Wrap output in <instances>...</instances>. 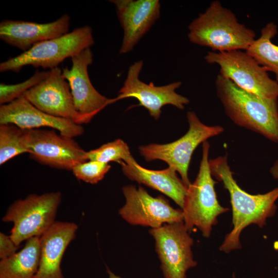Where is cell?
<instances>
[{
  "mask_svg": "<svg viewBox=\"0 0 278 278\" xmlns=\"http://www.w3.org/2000/svg\"><path fill=\"white\" fill-rule=\"evenodd\" d=\"M88 160L109 163L116 162L121 164L133 158L127 143L121 139L105 144L95 149L86 151Z\"/></svg>",
  "mask_w": 278,
  "mask_h": 278,
  "instance_id": "603a6c76",
  "label": "cell"
},
{
  "mask_svg": "<svg viewBox=\"0 0 278 278\" xmlns=\"http://www.w3.org/2000/svg\"><path fill=\"white\" fill-rule=\"evenodd\" d=\"M49 71H37L29 79L21 83L14 84H0V103H9L21 97L23 94L46 79Z\"/></svg>",
  "mask_w": 278,
  "mask_h": 278,
  "instance_id": "cb8c5ba5",
  "label": "cell"
},
{
  "mask_svg": "<svg viewBox=\"0 0 278 278\" xmlns=\"http://www.w3.org/2000/svg\"><path fill=\"white\" fill-rule=\"evenodd\" d=\"M70 20L67 14L47 23L4 20L0 23V39L25 52L40 42L68 33Z\"/></svg>",
  "mask_w": 278,
  "mask_h": 278,
  "instance_id": "e0dca14e",
  "label": "cell"
},
{
  "mask_svg": "<svg viewBox=\"0 0 278 278\" xmlns=\"http://www.w3.org/2000/svg\"><path fill=\"white\" fill-rule=\"evenodd\" d=\"M122 191L126 201L118 214L131 225L155 229L183 221L182 210L173 208L161 196L154 197L142 187L133 185L124 186Z\"/></svg>",
  "mask_w": 278,
  "mask_h": 278,
  "instance_id": "30bf717a",
  "label": "cell"
},
{
  "mask_svg": "<svg viewBox=\"0 0 278 278\" xmlns=\"http://www.w3.org/2000/svg\"><path fill=\"white\" fill-rule=\"evenodd\" d=\"M269 172L273 178L278 180V159L275 161L270 167Z\"/></svg>",
  "mask_w": 278,
  "mask_h": 278,
  "instance_id": "4316f807",
  "label": "cell"
},
{
  "mask_svg": "<svg viewBox=\"0 0 278 278\" xmlns=\"http://www.w3.org/2000/svg\"><path fill=\"white\" fill-rule=\"evenodd\" d=\"M210 145L202 143V158L197 176L187 187L182 208L183 222L189 232L195 227L203 236L208 238L213 226L218 222L217 218L229 208L221 206L218 200L209 165Z\"/></svg>",
  "mask_w": 278,
  "mask_h": 278,
  "instance_id": "277c9868",
  "label": "cell"
},
{
  "mask_svg": "<svg viewBox=\"0 0 278 278\" xmlns=\"http://www.w3.org/2000/svg\"><path fill=\"white\" fill-rule=\"evenodd\" d=\"M110 168L108 163L89 160L76 165L72 171L77 179L95 184L104 178Z\"/></svg>",
  "mask_w": 278,
  "mask_h": 278,
  "instance_id": "d4e9b609",
  "label": "cell"
},
{
  "mask_svg": "<svg viewBox=\"0 0 278 278\" xmlns=\"http://www.w3.org/2000/svg\"><path fill=\"white\" fill-rule=\"evenodd\" d=\"M209 165L212 176L223 183L230 195L233 229L225 235L219 248L221 251L228 253L241 248L240 236L245 228L252 224L263 228L267 220L275 215L278 187L264 194L252 195L237 183L227 155L210 159Z\"/></svg>",
  "mask_w": 278,
  "mask_h": 278,
  "instance_id": "6da1fadb",
  "label": "cell"
},
{
  "mask_svg": "<svg viewBox=\"0 0 278 278\" xmlns=\"http://www.w3.org/2000/svg\"><path fill=\"white\" fill-rule=\"evenodd\" d=\"M72 65L62 68L63 78L68 82L76 110L91 119L107 106L115 102L101 95L94 87L88 74L93 55L88 48L71 58Z\"/></svg>",
  "mask_w": 278,
  "mask_h": 278,
  "instance_id": "5bb4252c",
  "label": "cell"
},
{
  "mask_svg": "<svg viewBox=\"0 0 278 278\" xmlns=\"http://www.w3.org/2000/svg\"><path fill=\"white\" fill-rule=\"evenodd\" d=\"M120 165L123 173L129 179L164 194L182 210L187 187L178 177L175 170L169 167L160 170L146 169L133 158Z\"/></svg>",
  "mask_w": 278,
  "mask_h": 278,
  "instance_id": "d6986e66",
  "label": "cell"
},
{
  "mask_svg": "<svg viewBox=\"0 0 278 278\" xmlns=\"http://www.w3.org/2000/svg\"><path fill=\"white\" fill-rule=\"evenodd\" d=\"M143 66V61L140 60L129 67L124 84L115 98V102L135 98L139 101L138 106L145 108L155 119L160 117L162 108L166 105H172L180 110L184 109L189 100L176 92L182 82L176 81L163 86H155L152 82L146 83L139 78Z\"/></svg>",
  "mask_w": 278,
  "mask_h": 278,
  "instance_id": "7c38bea8",
  "label": "cell"
},
{
  "mask_svg": "<svg viewBox=\"0 0 278 278\" xmlns=\"http://www.w3.org/2000/svg\"><path fill=\"white\" fill-rule=\"evenodd\" d=\"M124 30L119 50L127 54L133 48L160 18L161 5L159 0H111Z\"/></svg>",
  "mask_w": 278,
  "mask_h": 278,
  "instance_id": "9a60e30c",
  "label": "cell"
},
{
  "mask_svg": "<svg viewBox=\"0 0 278 278\" xmlns=\"http://www.w3.org/2000/svg\"><path fill=\"white\" fill-rule=\"evenodd\" d=\"M48 76L22 96L39 110L50 115L72 120L77 124L91 120L76 109L69 84L59 67L50 70Z\"/></svg>",
  "mask_w": 278,
  "mask_h": 278,
  "instance_id": "4fadbf2b",
  "label": "cell"
},
{
  "mask_svg": "<svg viewBox=\"0 0 278 278\" xmlns=\"http://www.w3.org/2000/svg\"><path fill=\"white\" fill-rule=\"evenodd\" d=\"M155 251L164 278H186V273L197 262L192 251L193 238L183 222L167 223L151 229Z\"/></svg>",
  "mask_w": 278,
  "mask_h": 278,
  "instance_id": "9c48e42d",
  "label": "cell"
},
{
  "mask_svg": "<svg viewBox=\"0 0 278 278\" xmlns=\"http://www.w3.org/2000/svg\"><path fill=\"white\" fill-rule=\"evenodd\" d=\"M77 229L74 222L55 221L40 237V263L34 278H64L61 261Z\"/></svg>",
  "mask_w": 278,
  "mask_h": 278,
  "instance_id": "ac0fdd59",
  "label": "cell"
},
{
  "mask_svg": "<svg viewBox=\"0 0 278 278\" xmlns=\"http://www.w3.org/2000/svg\"><path fill=\"white\" fill-rule=\"evenodd\" d=\"M40 257V237H32L21 250L1 260L0 278H34Z\"/></svg>",
  "mask_w": 278,
  "mask_h": 278,
  "instance_id": "ffe728a7",
  "label": "cell"
},
{
  "mask_svg": "<svg viewBox=\"0 0 278 278\" xmlns=\"http://www.w3.org/2000/svg\"><path fill=\"white\" fill-rule=\"evenodd\" d=\"M204 59L209 64L218 65L219 74L241 89L262 98L277 99L278 82L246 51H208Z\"/></svg>",
  "mask_w": 278,
  "mask_h": 278,
  "instance_id": "ba28073f",
  "label": "cell"
},
{
  "mask_svg": "<svg viewBox=\"0 0 278 278\" xmlns=\"http://www.w3.org/2000/svg\"><path fill=\"white\" fill-rule=\"evenodd\" d=\"M277 32V26L273 22L267 23L262 29L260 36L251 44L246 51L259 65L274 73L278 82V46L272 42Z\"/></svg>",
  "mask_w": 278,
  "mask_h": 278,
  "instance_id": "44dd1931",
  "label": "cell"
},
{
  "mask_svg": "<svg viewBox=\"0 0 278 278\" xmlns=\"http://www.w3.org/2000/svg\"><path fill=\"white\" fill-rule=\"evenodd\" d=\"M215 88L226 115L235 125L278 144L277 99L248 92L220 74Z\"/></svg>",
  "mask_w": 278,
  "mask_h": 278,
  "instance_id": "7a4b0ae2",
  "label": "cell"
},
{
  "mask_svg": "<svg viewBox=\"0 0 278 278\" xmlns=\"http://www.w3.org/2000/svg\"><path fill=\"white\" fill-rule=\"evenodd\" d=\"M107 273L109 275L108 278H123L118 275H116L108 268L107 269Z\"/></svg>",
  "mask_w": 278,
  "mask_h": 278,
  "instance_id": "83f0119b",
  "label": "cell"
},
{
  "mask_svg": "<svg viewBox=\"0 0 278 278\" xmlns=\"http://www.w3.org/2000/svg\"><path fill=\"white\" fill-rule=\"evenodd\" d=\"M188 29L190 42L215 52L246 50L256 37L253 30L240 23L235 14L218 0L212 2Z\"/></svg>",
  "mask_w": 278,
  "mask_h": 278,
  "instance_id": "3957f363",
  "label": "cell"
},
{
  "mask_svg": "<svg viewBox=\"0 0 278 278\" xmlns=\"http://www.w3.org/2000/svg\"><path fill=\"white\" fill-rule=\"evenodd\" d=\"M60 192L40 195L31 194L14 201L8 208L2 221L12 222L10 237L18 246L32 237H40L56 221L61 201Z\"/></svg>",
  "mask_w": 278,
  "mask_h": 278,
  "instance_id": "52a82bcc",
  "label": "cell"
},
{
  "mask_svg": "<svg viewBox=\"0 0 278 278\" xmlns=\"http://www.w3.org/2000/svg\"><path fill=\"white\" fill-rule=\"evenodd\" d=\"M20 246L16 245L9 235L0 233V258H7L17 252Z\"/></svg>",
  "mask_w": 278,
  "mask_h": 278,
  "instance_id": "484cf974",
  "label": "cell"
},
{
  "mask_svg": "<svg viewBox=\"0 0 278 278\" xmlns=\"http://www.w3.org/2000/svg\"><path fill=\"white\" fill-rule=\"evenodd\" d=\"M30 158L53 168L72 170L88 160L84 151L73 138L54 130H26Z\"/></svg>",
  "mask_w": 278,
  "mask_h": 278,
  "instance_id": "8fae6325",
  "label": "cell"
},
{
  "mask_svg": "<svg viewBox=\"0 0 278 278\" xmlns=\"http://www.w3.org/2000/svg\"><path fill=\"white\" fill-rule=\"evenodd\" d=\"M26 152L28 149L26 130L11 124L0 125V165Z\"/></svg>",
  "mask_w": 278,
  "mask_h": 278,
  "instance_id": "7402d4cb",
  "label": "cell"
},
{
  "mask_svg": "<svg viewBox=\"0 0 278 278\" xmlns=\"http://www.w3.org/2000/svg\"><path fill=\"white\" fill-rule=\"evenodd\" d=\"M94 44L92 28L84 26L61 37L40 42L0 64L1 73L19 72L26 66L53 69Z\"/></svg>",
  "mask_w": 278,
  "mask_h": 278,
  "instance_id": "5b68a950",
  "label": "cell"
},
{
  "mask_svg": "<svg viewBox=\"0 0 278 278\" xmlns=\"http://www.w3.org/2000/svg\"><path fill=\"white\" fill-rule=\"evenodd\" d=\"M187 119L189 128L181 137L170 143L150 144L141 146L138 150L147 161L160 160L178 172L188 187L191 184L188 169L192 156L198 145L210 138L224 131L221 126H208L203 124L194 111H188Z\"/></svg>",
  "mask_w": 278,
  "mask_h": 278,
  "instance_id": "8992f818",
  "label": "cell"
},
{
  "mask_svg": "<svg viewBox=\"0 0 278 278\" xmlns=\"http://www.w3.org/2000/svg\"><path fill=\"white\" fill-rule=\"evenodd\" d=\"M11 124L24 130L49 127L71 137L81 135L84 129L70 119L50 115L39 110L25 97L0 107V125Z\"/></svg>",
  "mask_w": 278,
  "mask_h": 278,
  "instance_id": "2e32d148",
  "label": "cell"
}]
</instances>
